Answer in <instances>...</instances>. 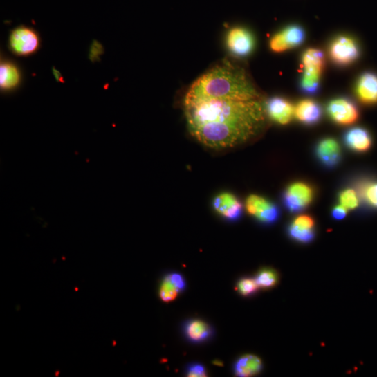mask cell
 I'll return each instance as SVG.
<instances>
[{"mask_svg": "<svg viewBox=\"0 0 377 377\" xmlns=\"http://www.w3.org/2000/svg\"><path fill=\"white\" fill-rule=\"evenodd\" d=\"M187 374L190 377H203L206 376V370L203 365L194 363L188 366Z\"/></svg>", "mask_w": 377, "mask_h": 377, "instance_id": "27", "label": "cell"}, {"mask_svg": "<svg viewBox=\"0 0 377 377\" xmlns=\"http://www.w3.org/2000/svg\"><path fill=\"white\" fill-rule=\"evenodd\" d=\"M315 191L313 187L304 182H295L286 187L283 194V203L291 212L306 210L313 202Z\"/></svg>", "mask_w": 377, "mask_h": 377, "instance_id": "3", "label": "cell"}, {"mask_svg": "<svg viewBox=\"0 0 377 377\" xmlns=\"http://www.w3.org/2000/svg\"><path fill=\"white\" fill-rule=\"evenodd\" d=\"M348 210L341 204L335 206L332 210V216L337 220L343 219L347 217Z\"/></svg>", "mask_w": 377, "mask_h": 377, "instance_id": "29", "label": "cell"}, {"mask_svg": "<svg viewBox=\"0 0 377 377\" xmlns=\"http://www.w3.org/2000/svg\"><path fill=\"white\" fill-rule=\"evenodd\" d=\"M186 287L183 277L179 273H170L163 279L160 287V297L166 303L174 300Z\"/></svg>", "mask_w": 377, "mask_h": 377, "instance_id": "16", "label": "cell"}, {"mask_svg": "<svg viewBox=\"0 0 377 377\" xmlns=\"http://www.w3.org/2000/svg\"><path fill=\"white\" fill-rule=\"evenodd\" d=\"M21 81V73L16 65L5 62L0 67V86L5 91L17 87Z\"/></svg>", "mask_w": 377, "mask_h": 377, "instance_id": "19", "label": "cell"}, {"mask_svg": "<svg viewBox=\"0 0 377 377\" xmlns=\"http://www.w3.org/2000/svg\"><path fill=\"white\" fill-rule=\"evenodd\" d=\"M356 94L363 104L377 103V75L366 72L360 75L356 86Z\"/></svg>", "mask_w": 377, "mask_h": 377, "instance_id": "14", "label": "cell"}, {"mask_svg": "<svg viewBox=\"0 0 377 377\" xmlns=\"http://www.w3.org/2000/svg\"><path fill=\"white\" fill-rule=\"evenodd\" d=\"M266 116L273 122L286 125L291 122L294 117V107L287 100L276 97L268 100L265 103Z\"/></svg>", "mask_w": 377, "mask_h": 377, "instance_id": "11", "label": "cell"}, {"mask_svg": "<svg viewBox=\"0 0 377 377\" xmlns=\"http://www.w3.org/2000/svg\"><path fill=\"white\" fill-rule=\"evenodd\" d=\"M53 75H55V80L58 82H62V83H64V80L62 77V75L61 73H59V71H57L55 68H53Z\"/></svg>", "mask_w": 377, "mask_h": 377, "instance_id": "30", "label": "cell"}, {"mask_svg": "<svg viewBox=\"0 0 377 377\" xmlns=\"http://www.w3.org/2000/svg\"><path fill=\"white\" fill-rule=\"evenodd\" d=\"M190 134L204 146L223 149L246 143L264 129L266 113L263 99L208 100L184 104Z\"/></svg>", "mask_w": 377, "mask_h": 377, "instance_id": "1", "label": "cell"}, {"mask_svg": "<svg viewBox=\"0 0 377 377\" xmlns=\"http://www.w3.org/2000/svg\"><path fill=\"white\" fill-rule=\"evenodd\" d=\"M183 330L187 339L194 343L204 342L213 333L211 327L200 320L187 321L184 325Z\"/></svg>", "mask_w": 377, "mask_h": 377, "instance_id": "18", "label": "cell"}, {"mask_svg": "<svg viewBox=\"0 0 377 377\" xmlns=\"http://www.w3.org/2000/svg\"><path fill=\"white\" fill-rule=\"evenodd\" d=\"M259 288L256 279L245 278L241 279L238 284V289L241 294L248 296L253 294Z\"/></svg>", "mask_w": 377, "mask_h": 377, "instance_id": "26", "label": "cell"}, {"mask_svg": "<svg viewBox=\"0 0 377 377\" xmlns=\"http://www.w3.org/2000/svg\"><path fill=\"white\" fill-rule=\"evenodd\" d=\"M348 147L357 153H365L371 146L372 140L369 133L361 127L349 129L344 136Z\"/></svg>", "mask_w": 377, "mask_h": 377, "instance_id": "17", "label": "cell"}, {"mask_svg": "<svg viewBox=\"0 0 377 377\" xmlns=\"http://www.w3.org/2000/svg\"><path fill=\"white\" fill-rule=\"evenodd\" d=\"M245 206L251 216L264 223H273L279 217V208L273 202L262 196L250 195L246 199Z\"/></svg>", "mask_w": 377, "mask_h": 377, "instance_id": "6", "label": "cell"}, {"mask_svg": "<svg viewBox=\"0 0 377 377\" xmlns=\"http://www.w3.org/2000/svg\"><path fill=\"white\" fill-rule=\"evenodd\" d=\"M259 287L269 288L274 286L278 280L277 274L272 269H264L256 277Z\"/></svg>", "mask_w": 377, "mask_h": 377, "instance_id": "25", "label": "cell"}, {"mask_svg": "<svg viewBox=\"0 0 377 377\" xmlns=\"http://www.w3.org/2000/svg\"><path fill=\"white\" fill-rule=\"evenodd\" d=\"M363 199L371 207L377 208V182H368L360 186Z\"/></svg>", "mask_w": 377, "mask_h": 377, "instance_id": "24", "label": "cell"}, {"mask_svg": "<svg viewBox=\"0 0 377 377\" xmlns=\"http://www.w3.org/2000/svg\"><path fill=\"white\" fill-rule=\"evenodd\" d=\"M262 99L244 68L230 61L218 64L201 75L185 94L184 104L208 100L249 101Z\"/></svg>", "mask_w": 377, "mask_h": 377, "instance_id": "2", "label": "cell"}, {"mask_svg": "<svg viewBox=\"0 0 377 377\" xmlns=\"http://www.w3.org/2000/svg\"><path fill=\"white\" fill-rule=\"evenodd\" d=\"M318 160L329 168L336 167L341 160V147L333 138H326L320 140L316 148Z\"/></svg>", "mask_w": 377, "mask_h": 377, "instance_id": "13", "label": "cell"}, {"mask_svg": "<svg viewBox=\"0 0 377 377\" xmlns=\"http://www.w3.org/2000/svg\"><path fill=\"white\" fill-rule=\"evenodd\" d=\"M294 116L302 123L313 125L320 120L322 116V110L317 102L306 99L300 100L294 107Z\"/></svg>", "mask_w": 377, "mask_h": 377, "instance_id": "15", "label": "cell"}, {"mask_svg": "<svg viewBox=\"0 0 377 377\" xmlns=\"http://www.w3.org/2000/svg\"><path fill=\"white\" fill-rule=\"evenodd\" d=\"M340 203L348 210H355L359 205V197L353 189H345L339 194Z\"/></svg>", "mask_w": 377, "mask_h": 377, "instance_id": "23", "label": "cell"}, {"mask_svg": "<svg viewBox=\"0 0 377 377\" xmlns=\"http://www.w3.org/2000/svg\"><path fill=\"white\" fill-rule=\"evenodd\" d=\"M329 54L334 64L345 66L351 64L358 59L360 48L353 38L340 35L331 42Z\"/></svg>", "mask_w": 377, "mask_h": 377, "instance_id": "4", "label": "cell"}, {"mask_svg": "<svg viewBox=\"0 0 377 377\" xmlns=\"http://www.w3.org/2000/svg\"><path fill=\"white\" fill-rule=\"evenodd\" d=\"M214 210L221 217L230 221L239 219L243 212V205L232 193L223 192L218 194L212 200Z\"/></svg>", "mask_w": 377, "mask_h": 377, "instance_id": "10", "label": "cell"}, {"mask_svg": "<svg viewBox=\"0 0 377 377\" xmlns=\"http://www.w3.org/2000/svg\"><path fill=\"white\" fill-rule=\"evenodd\" d=\"M226 43L231 53L239 57L250 55L255 46L252 33L242 27L232 28L226 35Z\"/></svg>", "mask_w": 377, "mask_h": 377, "instance_id": "8", "label": "cell"}, {"mask_svg": "<svg viewBox=\"0 0 377 377\" xmlns=\"http://www.w3.org/2000/svg\"><path fill=\"white\" fill-rule=\"evenodd\" d=\"M314 219L309 214H301L291 223L288 228L290 237L295 241L308 243L312 241L315 237Z\"/></svg>", "mask_w": 377, "mask_h": 377, "instance_id": "12", "label": "cell"}, {"mask_svg": "<svg viewBox=\"0 0 377 377\" xmlns=\"http://www.w3.org/2000/svg\"><path fill=\"white\" fill-rule=\"evenodd\" d=\"M262 369V362L254 355H246L239 358L235 365V374L241 377L257 374Z\"/></svg>", "mask_w": 377, "mask_h": 377, "instance_id": "20", "label": "cell"}, {"mask_svg": "<svg viewBox=\"0 0 377 377\" xmlns=\"http://www.w3.org/2000/svg\"><path fill=\"white\" fill-rule=\"evenodd\" d=\"M39 46V36L33 29L19 27L13 30L10 35V47L17 55H30L35 53Z\"/></svg>", "mask_w": 377, "mask_h": 377, "instance_id": "7", "label": "cell"}, {"mask_svg": "<svg viewBox=\"0 0 377 377\" xmlns=\"http://www.w3.org/2000/svg\"><path fill=\"white\" fill-rule=\"evenodd\" d=\"M103 53L104 48L102 44L97 41H94L90 50V59L91 61H98L100 59V55Z\"/></svg>", "mask_w": 377, "mask_h": 377, "instance_id": "28", "label": "cell"}, {"mask_svg": "<svg viewBox=\"0 0 377 377\" xmlns=\"http://www.w3.org/2000/svg\"><path fill=\"white\" fill-rule=\"evenodd\" d=\"M322 75L318 71L304 70L300 82L301 91L310 95L317 93L320 87Z\"/></svg>", "mask_w": 377, "mask_h": 377, "instance_id": "22", "label": "cell"}, {"mask_svg": "<svg viewBox=\"0 0 377 377\" xmlns=\"http://www.w3.org/2000/svg\"><path fill=\"white\" fill-rule=\"evenodd\" d=\"M301 64L304 69L323 73L325 66L324 53L319 48H308L301 55Z\"/></svg>", "mask_w": 377, "mask_h": 377, "instance_id": "21", "label": "cell"}, {"mask_svg": "<svg viewBox=\"0 0 377 377\" xmlns=\"http://www.w3.org/2000/svg\"><path fill=\"white\" fill-rule=\"evenodd\" d=\"M305 39L304 28L291 25L275 34L270 40L269 46L273 52L280 53L300 46Z\"/></svg>", "mask_w": 377, "mask_h": 377, "instance_id": "5", "label": "cell"}, {"mask_svg": "<svg viewBox=\"0 0 377 377\" xmlns=\"http://www.w3.org/2000/svg\"><path fill=\"white\" fill-rule=\"evenodd\" d=\"M327 111L334 122L342 126L351 125L359 118L356 105L348 98H340L330 101Z\"/></svg>", "mask_w": 377, "mask_h": 377, "instance_id": "9", "label": "cell"}]
</instances>
